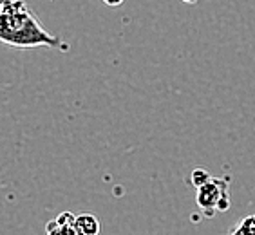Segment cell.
<instances>
[{
	"instance_id": "6da1fadb",
	"label": "cell",
	"mask_w": 255,
	"mask_h": 235,
	"mask_svg": "<svg viewBox=\"0 0 255 235\" xmlns=\"http://www.w3.org/2000/svg\"><path fill=\"white\" fill-rule=\"evenodd\" d=\"M0 42L13 49H67V44L45 29L25 0H5L0 11Z\"/></svg>"
},
{
	"instance_id": "7a4b0ae2",
	"label": "cell",
	"mask_w": 255,
	"mask_h": 235,
	"mask_svg": "<svg viewBox=\"0 0 255 235\" xmlns=\"http://www.w3.org/2000/svg\"><path fill=\"white\" fill-rule=\"evenodd\" d=\"M230 179L226 177H212L210 181L197 188V206L205 212L206 217H212L216 212H226L230 208V196H228Z\"/></svg>"
},
{
	"instance_id": "3957f363",
	"label": "cell",
	"mask_w": 255,
	"mask_h": 235,
	"mask_svg": "<svg viewBox=\"0 0 255 235\" xmlns=\"http://www.w3.org/2000/svg\"><path fill=\"white\" fill-rule=\"evenodd\" d=\"M76 228L78 235H96L102 230V225L98 217H94L93 214H82L76 216Z\"/></svg>"
},
{
	"instance_id": "277c9868",
	"label": "cell",
	"mask_w": 255,
	"mask_h": 235,
	"mask_svg": "<svg viewBox=\"0 0 255 235\" xmlns=\"http://www.w3.org/2000/svg\"><path fill=\"white\" fill-rule=\"evenodd\" d=\"M60 225H62V235H78V228H76V216H73L71 212H62L56 217Z\"/></svg>"
},
{
	"instance_id": "5b68a950",
	"label": "cell",
	"mask_w": 255,
	"mask_h": 235,
	"mask_svg": "<svg viewBox=\"0 0 255 235\" xmlns=\"http://www.w3.org/2000/svg\"><path fill=\"white\" fill-rule=\"evenodd\" d=\"M230 234L234 235H255V216H248L239 221L236 228H232Z\"/></svg>"
},
{
	"instance_id": "8992f818",
	"label": "cell",
	"mask_w": 255,
	"mask_h": 235,
	"mask_svg": "<svg viewBox=\"0 0 255 235\" xmlns=\"http://www.w3.org/2000/svg\"><path fill=\"white\" fill-rule=\"evenodd\" d=\"M210 179H212L210 172L205 170V168H196V170H192V174H190V183L196 186V188H199L201 185L208 183Z\"/></svg>"
},
{
	"instance_id": "52a82bcc",
	"label": "cell",
	"mask_w": 255,
	"mask_h": 235,
	"mask_svg": "<svg viewBox=\"0 0 255 235\" xmlns=\"http://www.w3.org/2000/svg\"><path fill=\"white\" fill-rule=\"evenodd\" d=\"M45 232L49 235H62V225L56 219H53L45 225Z\"/></svg>"
},
{
	"instance_id": "ba28073f",
	"label": "cell",
	"mask_w": 255,
	"mask_h": 235,
	"mask_svg": "<svg viewBox=\"0 0 255 235\" xmlns=\"http://www.w3.org/2000/svg\"><path fill=\"white\" fill-rule=\"evenodd\" d=\"M103 4L109 5V7H120V5L125 2V0H102Z\"/></svg>"
},
{
	"instance_id": "9c48e42d",
	"label": "cell",
	"mask_w": 255,
	"mask_h": 235,
	"mask_svg": "<svg viewBox=\"0 0 255 235\" xmlns=\"http://www.w3.org/2000/svg\"><path fill=\"white\" fill-rule=\"evenodd\" d=\"M183 2H187V4H196L197 0H183Z\"/></svg>"
},
{
	"instance_id": "30bf717a",
	"label": "cell",
	"mask_w": 255,
	"mask_h": 235,
	"mask_svg": "<svg viewBox=\"0 0 255 235\" xmlns=\"http://www.w3.org/2000/svg\"><path fill=\"white\" fill-rule=\"evenodd\" d=\"M4 2L5 0H0V11H2V7H4Z\"/></svg>"
}]
</instances>
